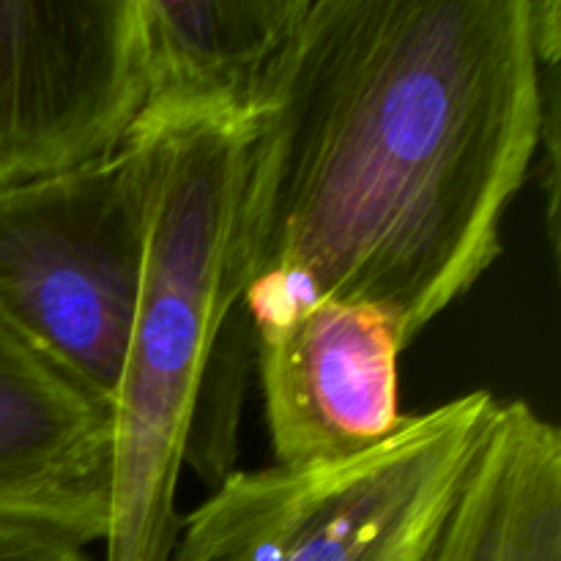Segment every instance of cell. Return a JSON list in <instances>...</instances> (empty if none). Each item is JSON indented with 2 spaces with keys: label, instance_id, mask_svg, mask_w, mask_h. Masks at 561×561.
I'll return each mask as SVG.
<instances>
[{
  "label": "cell",
  "instance_id": "8992f818",
  "mask_svg": "<svg viewBox=\"0 0 561 561\" xmlns=\"http://www.w3.org/2000/svg\"><path fill=\"white\" fill-rule=\"evenodd\" d=\"M405 348L398 327L362 305H316L255 340L274 463H329L392 436Z\"/></svg>",
  "mask_w": 561,
  "mask_h": 561
},
{
  "label": "cell",
  "instance_id": "3957f363",
  "mask_svg": "<svg viewBox=\"0 0 561 561\" xmlns=\"http://www.w3.org/2000/svg\"><path fill=\"white\" fill-rule=\"evenodd\" d=\"M499 403L474 389L365 453L228 474L181 515L170 561H427Z\"/></svg>",
  "mask_w": 561,
  "mask_h": 561
},
{
  "label": "cell",
  "instance_id": "9c48e42d",
  "mask_svg": "<svg viewBox=\"0 0 561 561\" xmlns=\"http://www.w3.org/2000/svg\"><path fill=\"white\" fill-rule=\"evenodd\" d=\"M488 561H561V433L524 400L499 403Z\"/></svg>",
  "mask_w": 561,
  "mask_h": 561
},
{
  "label": "cell",
  "instance_id": "ba28073f",
  "mask_svg": "<svg viewBox=\"0 0 561 561\" xmlns=\"http://www.w3.org/2000/svg\"><path fill=\"white\" fill-rule=\"evenodd\" d=\"M301 5L135 0L142 99L126 146L197 124L250 129Z\"/></svg>",
  "mask_w": 561,
  "mask_h": 561
},
{
  "label": "cell",
  "instance_id": "277c9868",
  "mask_svg": "<svg viewBox=\"0 0 561 561\" xmlns=\"http://www.w3.org/2000/svg\"><path fill=\"white\" fill-rule=\"evenodd\" d=\"M142 257L146 206L129 148L0 186V323L110 409Z\"/></svg>",
  "mask_w": 561,
  "mask_h": 561
},
{
  "label": "cell",
  "instance_id": "7a4b0ae2",
  "mask_svg": "<svg viewBox=\"0 0 561 561\" xmlns=\"http://www.w3.org/2000/svg\"><path fill=\"white\" fill-rule=\"evenodd\" d=\"M244 137L197 124L126 146L140 170L146 257L113 398L104 561H170L179 537L181 466L219 337L239 305Z\"/></svg>",
  "mask_w": 561,
  "mask_h": 561
},
{
  "label": "cell",
  "instance_id": "8fae6325",
  "mask_svg": "<svg viewBox=\"0 0 561 561\" xmlns=\"http://www.w3.org/2000/svg\"><path fill=\"white\" fill-rule=\"evenodd\" d=\"M0 561H93L88 546L64 531L31 524H0Z\"/></svg>",
  "mask_w": 561,
  "mask_h": 561
},
{
  "label": "cell",
  "instance_id": "6da1fadb",
  "mask_svg": "<svg viewBox=\"0 0 561 561\" xmlns=\"http://www.w3.org/2000/svg\"><path fill=\"white\" fill-rule=\"evenodd\" d=\"M559 64L531 0H305L244 137L252 340L362 305L411 345L463 299L502 255Z\"/></svg>",
  "mask_w": 561,
  "mask_h": 561
},
{
  "label": "cell",
  "instance_id": "30bf717a",
  "mask_svg": "<svg viewBox=\"0 0 561 561\" xmlns=\"http://www.w3.org/2000/svg\"><path fill=\"white\" fill-rule=\"evenodd\" d=\"M499 414L427 561H488L499 477Z\"/></svg>",
  "mask_w": 561,
  "mask_h": 561
},
{
  "label": "cell",
  "instance_id": "52a82bcc",
  "mask_svg": "<svg viewBox=\"0 0 561 561\" xmlns=\"http://www.w3.org/2000/svg\"><path fill=\"white\" fill-rule=\"evenodd\" d=\"M113 409L0 323V524L104 542Z\"/></svg>",
  "mask_w": 561,
  "mask_h": 561
},
{
  "label": "cell",
  "instance_id": "5b68a950",
  "mask_svg": "<svg viewBox=\"0 0 561 561\" xmlns=\"http://www.w3.org/2000/svg\"><path fill=\"white\" fill-rule=\"evenodd\" d=\"M140 99L135 0H0V186L115 157Z\"/></svg>",
  "mask_w": 561,
  "mask_h": 561
}]
</instances>
